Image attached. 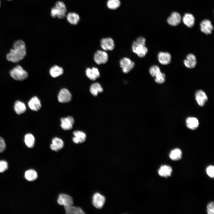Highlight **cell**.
Returning <instances> with one entry per match:
<instances>
[{
  "label": "cell",
  "instance_id": "6da1fadb",
  "mask_svg": "<svg viewBox=\"0 0 214 214\" xmlns=\"http://www.w3.org/2000/svg\"><path fill=\"white\" fill-rule=\"evenodd\" d=\"M12 48L6 56L7 60L14 63H17L23 60L26 54V45L23 41L18 40L13 44Z\"/></svg>",
  "mask_w": 214,
  "mask_h": 214
},
{
  "label": "cell",
  "instance_id": "7a4b0ae2",
  "mask_svg": "<svg viewBox=\"0 0 214 214\" xmlns=\"http://www.w3.org/2000/svg\"><path fill=\"white\" fill-rule=\"evenodd\" d=\"M146 40L142 37H138L133 41L132 45V50L140 58L144 57L148 52V49L145 46Z\"/></svg>",
  "mask_w": 214,
  "mask_h": 214
},
{
  "label": "cell",
  "instance_id": "3957f363",
  "mask_svg": "<svg viewBox=\"0 0 214 214\" xmlns=\"http://www.w3.org/2000/svg\"><path fill=\"white\" fill-rule=\"evenodd\" d=\"M10 75L13 79L19 81L25 80L29 76L27 71L19 65H16L10 71Z\"/></svg>",
  "mask_w": 214,
  "mask_h": 214
},
{
  "label": "cell",
  "instance_id": "277c9868",
  "mask_svg": "<svg viewBox=\"0 0 214 214\" xmlns=\"http://www.w3.org/2000/svg\"><path fill=\"white\" fill-rule=\"evenodd\" d=\"M66 12L65 4L63 2L59 1L56 2L55 6L51 9V14L52 17L62 18L65 17Z\"/></svg>",
  "mask_w": 214,
  "mask_h": 214
},
{
  "label": "cell",
  "instance_id": "5b68a950",
  "mask_svg": "<svg viewBox=\"0 0 214 214\" xmlns=\"http://www.w3.org/2000/svg\"><path fill=\"white\" fill-rule=\"evenodd\" d=\"M58 203L64 207L73 205V199L70 196L67 194L61 193L59 195L57 199Z\"/></svg>",
  "mask_w": 214,
  "mask_h": 214
},
{
  "label": "cell",
  "instance_id": "8992f818",
  "mask_svg": "<svg viewBox=\"0 0 214 214\" xmlns=\"http://www.w3.org/2000/svg\"><path fill=\"white\" fill-rule=\"evenodd\" d=\"M123 72L128 73L135 66L134 63L129 59L124 57L121 59L119 62Z\"/></svg>",
  "mask_w": 214,
  "mask_h": 214
},
{
  "label": "cell",
  "instance_id": "52a82bcc",
  "mask_svg": "<svg viewBox=\"0 0 214 214\" xmlns=\"http://www.w3.org/2000/svg\"><path fill=\"white\" fill-rule=\"evenodd\" d=\"M94 59L95 62L97 64H105L108 61V56L105 51L98 50L95 53Z\"/></svg>",
  "mask_w": 214,
  "mask_h": 214
},
{
  "label": "cell",
  "instance_id": "ba28073f",
  "mask_svg": "<svg viewBox=\"0 0 214 214\" xmlns=\"http://www.w3.org/2000/svg\"><path fill=\"white\" fill-rule=\"evenodd\" d=\"M72 98L71 94L66 89H62L59 92L58 96L59 101L61 103H67L70 102Z\"/></svg>",
  "mask_w": 214,
  "mask_h": 214
},
{
  "label": "cell",
  "instance_id": "9c48e42d",
  "mask_svg": "<svg viewBox=\"0 0 214 214\" xmlns=\"http://www.w3.org/2000/svg\"><path fill=\"white\" fill-rule=\"evenodd\" d=\"M105 200V198L103 196L99 193H96L92 197V204L96 208L100 209L103 206Z\"/></svg>",
  "mask_w": 214,
  "mask_h": 214
},
{
  "label": "cell",
  "instance_id": "30bf717a",
  "mask_svg": "<svg viewBox=\"0 0 214 214\" xmlns=\"http://www.w3.org/2000/svg\"><path fill=\"white\" fill-rule=\"evenodd\" d=\"M60 126L64 130H70L72 129L74 123V120L71 116L62 118L61 119Z\"/></svg>",
  "mask_w": 214,
  "mask_h": 214
},
{
  "label": "cell",
  "instance_id": "8fae6325",
  "mask_svg": "<svg viewBox=\"0 0 214 214\" xmlns=\"http://www.w3.org/2000/svg\"><path fill=\"white\" fill-rule=\"evenodd\" d=\"M100 46L105 51H112L114 48V42L111 38H103L100 41Z\"/></svg>",
  "mask_w": 214,
  "mask_h": 214
},
{
  "label": "cell",
  "instance_id": "7c38bea8",
  "mask_svg": "<svg viewBox=\"0 0 214 214\" xmlns=\"http://www.w3.org/2000/svg\"><path fill=\"white\" fill-rule=\"evenodd\" d=\"M195 96L197 103L201 106H203L208 100L206 93L202 90L197 91L196 92Z\"/></svg>",
  "mask_w": 214,
  "mask_h": 214
},
{
  "label": "cell",
  "instance_id": "4fadbf2b",
  "mask_svg": "<svg viewBox=\"0 0 214 214\" xmlns=\"http://www.w3.org/2000/svg\"><path fill=\"white\" fill-rule=\"evenodd\" d=\"M51 144L50 145L51 150L56 152H57L62 149L64 144L62 140L61 139L55 137L52 140Z\"/></svg>",
  "mask_w": 214,
  "mask_h": 214
},
{
  "label": "cell",
  "instance_id": "5bb4252c",
  "mask_svg": "<svg viewBox=\"0 0 214 214\" xmlns=\"http://www.w3.org/2000/svg\"><path fill=\"white\" fill-rule=\"evenodd\" d=\"M73 134L74 136L73 138V141L75 144H78L85 141L86 135L83 132L79 130L74 131Z\"/></svg>",
  "mask_w": 214,
  "mask_h": 214
},
{
  "label": "cell",
  "instance_id": "9a60e30c",
  "mask_svg": "<svg viewBox=\"0 0 214 214\" xmlns=\"http://www.w3.org/2000/svg\"><path fill=\"white\" fill-rule=\"evenodd\" d=\"M158 58L160 63L163 65L168 64L171 62V56L167 52H160L158 54Z\"/></svg>",
  "mask_w": 214,
  "mask_h": 214
},
{
  "label": "cell",
  "instance_id": "2e32d148",
  "mask_svg": "<svg viewBox=\"0 0 214 214\" xmlns=\"http://www.w3.org/2000/svg\"><path fill=\"white\" fill-rule=\"evenodd\" d=\"M201 31L206 34L211 33L213 29V27L210 21L204 20L202 21L200 24Z\"/></svg>",
  "mask_w": 214,
  "mask_h": 214
},
{
  "label": "cell",
  "instance_id": "e0dca14e",
  "mask_svg": "<svg viewBox=\"0 0 214 214\" xmlns=\"http://www.w3.org/2000/svg\"><path fill=\"white\" fill-rule=\"evenodd\" d=\"M28 106L32 110L37 111L41 107L40 100L36 96L32 97L28 102Z\"/></svg>",
  "mask_w": 214,
  "mask_h": 214
},
{
  "label": "cell",
  "instance_id": "ac0fdd59",
  "mask_svg": "<svg viewBox=\"0 0 214 214\" xmlns=\"http://www.w3.org/2000/svg\"><path fill=\"white\" fill-rule=\"evenodd\" d=\"M184 64L186 67L191 69L195 67L196 64V60L195 56L190 54L186 56V59L184 61Z\"/></svg>",
  "mask_w": 214,
  "mask_h": 214
},
{
  "label": "cell",
  "instance_id": "d6986e66",
  "mask_svg": "<svg viewBox=\"0 0 214 214\" xmlns=\"http://www.w3.org/2000/svg\"><path fill=\"white\" fill-rule=\"evenodd\" d=\"M181 21V17L178 12H173L169 17L167 20L168 23L172 26H176L178 25Z\"/></svg>",
  "mask_w": 214,
  "mask_h": 214
},
{
  "label": "cell",
  "instance_id": "ffe728a7",
  "mask_svg": "<svg viewBox=\"0 0 214 214\" xmlns=\"http://www.w3.org/2000/svg\"><path fill=\"white\" fill-rule=\"evenodd\" d=\"M86 73L88 78L92 81L95 80L100 76V74L98 69L95 67L92 68H87Z\"/></svg>",
  "mask_w": 214,
  "mask_h": 214
},
{
  "label": "cell",
  "instance_id": "44dd1931",
  "mask_svg": "<svg viewBox=\"0 0 214 214\" xmlns=\"http://www.w3.org/2000/svg\"><path fill=\"white\" fill-rule=\"evenodd\" d=\"M172 171V169L170 166L163 165L160 167L158 172L160 176L166 177L171 175Z\"/></svg>",
  "mask_w": 214,
  "mask_h": 214
},
{
  "label": "cell",
  "instance_id": "7402d4cb",
  "mask_svg": "<svg viewBox=\"0 0 214 214\" xmlns=\"http://www.w3.org/2000/svg\"><path fill=\"white\" fill-rule=\"evenodd\" d=\"M187 127L189 129L194 130L198 127L199 122L198 119L194 117H189L186 121Z\"/></svg>",
  "mask_w": 214,
  "mask_h": 214
},
{
  "label": "cell",
  "instance_id": "603a6c76",
  "mask_svg": "<svg viewBox=\"0 0 214 214\" xmlns=\"http://www.w3.org/2000/svg\"><path fill=\"white\" fill-rule=\"evenodd\" d=\"M182 20L185 24L188 27H191L194 25L195 18L193 15L191 14L186 13L184 15Z\"/></svg>",
  "mask_w": 214,
  "mask_h": 214
},
{
  "label": "cell",
  "instance_id": "cb8c5ba5",
  "mask_svg": "<svg viewBox=\"0 0 214 214\" xmlns=\"http://www.w3.org/2000/svg\"><path fill=\"white\" fill-rule=\"evenodd\" d=\"M65 212L67 214H84L85 213L80 207L72 206L64 207Z\"/></svg>",
  "mask_w": 214,
  "mask_h": 214
},
{
  "label": "cell",
  "instance_id": "d4e9b609",
  "mask_svg": "<svg viewBox=\"0 0 214 214\" xmlns=\"http://www.w3.org/2000/svg\"><path fill=\"white\" fill-rule=\"evenodd\" d=\"M67 19L71 24L76 25L79 21L80 17L75 12H70L67 15Z\"/></svg>",
  "mask_w": 214,
  "mask_h": 214
},
{
  "label": "cell",
  "instance_id": "484cf974",
  "mask_svg": "<svg viewBox=\"0 0 214 214\" xmlns=\"http://www.w3.org/2000/svg\"><path fill=\"white\" fill-rule=\"evenodd\" d=\"M103 89L100 84L97 82L93 83L90 88L91 93L95 96H97L99 93L103 92Z\"/></svg>",
  "mask_w": 214,
  "mask_h": 214
},
{
  "label": "cell",
  "instance_id": "4316f807",
  "mask_svg": "<svg viewBox=\"0 0 214 214\" xmlns=\"http://www.w3.org/2000/svg\"><path fill=\"white\" fill-rule=\"evenodd\" d=\"M14 110L18 114H20L25 112L26 107L25 104L19 100L16 101L14 104Z\"/></svg>",
  "mask_w": 214,
  "mask_h": 214
},
{
  "label": "cell",
  "instance_id": "83f0119b",
  "mask_svg": "<svg viewBox=\"0 0 214 214\" xmlns=\"http://www.w3.org/2000/svg\"><path fill=\"white\" fill-rule=\"evenodd\" d=\"M24 177L25 179L30 181H34L38 177V174L37 171L33 169H30L26 171Z\"/></svg>",
  "mask_w": 214,
  "mask_h": 214
},
{
  "label": "cell",
  "instance_id": "f1b7e54d",
  "mask_svg": "<svg viewBox=\"0 0 214 214\" xmlns=\"http://www.w3.org/2000/svg\"><path fill=\"white\" fill-rule=\"evenodd\" d=\"M24 141L26 145L28 147L32 148L34 147L35 139L34 136L32 134L28 133L26 134Z\"/></svg>",
  "mask_w": 214,
  "mask_h": 214
},
{
  "label": "cell",
  "instance_id": "f546056e",
  "mask_svg": "<svg viewBox=\"0 0 214 214\" xmlns=\"http://www.w3.org/2000/svg\"><path fill=\"white\" fill-rule=\"evenodd\" d=\"M182 152L179 148L174 149L170 152L169 157L170 158L174 160H180L182 158Z\"/></svg>",
  "mask_w": 214,
  "mask_h": 214
},
{
  "label": "cell",
  "instance_id": "4dcf8cb0",
  "mask_svg": "<svg viewBox=\"0 0 214 214\" xmlns=\"http://www.w3.org/2000/svg\"><path fill=\"white\" fill-rule=\"evenodd\" d=\"M63 73V69L57 65L52 67L50 70V74L54 78H56L62 75Z\"/></svg>",
  "mask_w": 214,
  "mask_h": 214
},
{
  "label": "cell",
  "instance_id": "1f68e13d",
  "mask_svg": "<svg viewBox=\"0 0 214 214\" xmlns=\"http://www.w3.org/2000/svg\"><path fill=\"white\" fill-rule=\"evenodd\" d=\"M120 5V2L119 0H108L107 2L108 7L111 10L117 9Z\"/></svg>",
  "mask_w": 214,
  "mask_h": 214
},
{
  "label": "cell",
  "instance_id": "d6a6232c",
  "mask_svg": "<svg viewBox=\"0 0 214 214\" xmlns=\"http://www.w3.org/2000/svg\"><path fill=\"white\" fill-rule=\"evenodd\" d=\"M154 77L155 81L158 84H162L165 81V75L161 71L158 73Z\"/></svg>",
  "mask_w": 214,
  "mask_h": 214
},
{
  "label": "cell",
  "instance_id": "836d02e7",
  "mask_svg": "<svg viewBox=\"0 0 214 214\" xmlns=\"http://www.w3.org/2000/svg\"><path fill=\"white\" fill-rule=\"evenodd\" d=\"M160 71L159 67L156 65L152 66L149 69V72L150 75L154 77Z\"/></svg>",
  "mask_w": 214,
  "mask_h": 214
},
{
  "label": "cell",
  "instance_id": "e575fe53",
  "mask_svg": "<svg viewBox=\"0 0 214 214\" xmlns=\"http://www.w3.org/2000/svg\"><path fill=\"white\" fill-rule=\"evenodd\" d=\"M8 164L7 162L4 160H0V172H3L7 170Z\"/></svg>",
  "mask_w": 214,
  "mask_h": 214
},
{
  "label": "cell",
  "instance_id": "d590c367",
  "mask_svg": "<svg viewBox=\"0 0 214 214\" xmlns=\"http://www.w3.org/2000/svg\"><path fill=\"white\" fill-rule=\"evenodd\" d=\"M214 167L213 165H210L206 168V172L207 174L210 177L213 178L214 176Z\"/></svg>",
  "mask_w": 214,
  "mask_h": 214
},
{
  "label": "cell",
  "instance_id": "8d00e7d4",
  "mask_svg": "<svg viewBox=\"0 0 214 214\" xmlns=\"http://www.w3.org/2000/svg\"><path fill=\"white\" fill-rule=\"evenodd\" d=\"M207 212L208 214H214V204L213 202L210 203L207 206Z\"/></svg>",
  "mask_w": 214,
  "mask_h": 214
},
{
  "label": "cell",
  "instance_id": "74e56055",
  "mask_svg": "<svg viewBox=\"0 0 214 214\" xmlns=\"http://www.w3.org/2000/svg\"><path fill=\"white\" fill-rule=\"evenodd\" d=\"M6 147L5 142L4 139L0 136V153L4 151Z\"/></svg>",
  "mask_w": 214,
  "mask_h": 214
},
{
  "label": "cell",
  "instance_id": "f35d334b",
  "mask_svg": "<svg viewBox=\"0 0 214 214\" xmlns=\"http://www.w3.org/2000/svg\"><path fill=\"white\" fill-rule=\"evenodd\" d=\"M9 0V1H10V0Z\"/></svg>",
  "mask_w": 214,
  "mask_h": 214
},
{
  "label": "cell",
  "instance_id": "ab89813d",
  "mask_svg": "<svg viewBox=\"0 0 214 214\" xmlns=\"http://www.w3.org/2000/svg\"></svg>",
  "mask_w": 214,
  "mask_h": 214
}]
</instances>
